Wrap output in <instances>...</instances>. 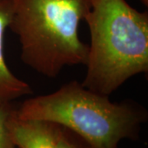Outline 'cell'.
Segmentation results:
<instances>
[{
  "label": "cell",
  "instance_id": "cell-4",
  "mask_svg": "<svg viewBox=\"0 0 148 148\" xmlns=\"http://www.w3.org/2000/svg\"><path fill=\"white\" fill-rule=\"evenodd\" d=\"M16 106L8 118L11 138L17 148H56L60 125L18 115Z\"/></svg>",
  "mask_w": 148,
  "mask_h": 148
},
{
  "label": "cell",
  "instance_id": "cell-8",
  "mask_svg": "<svg viewBox=\"0 0 148 148\" xmlns=\"http://www.w3.org/2000/svg\"><path fill=\"white\" fill-rule=\"evenodd\" d=\"M143 3L144 5H146V7H147L148 5V0H140Z\"/></svg>",
  "mask_w": 148,
  "mask_h": 148
},
{
  "label": "cell",
  "instance_id": "cell-6",
  "mask_svg": "<svg viewBox=\"0 0 148 148\" xmlns=\"http://www.w3.org/2000/svg\"><path fill=\"white\" fill-rule=\"evenodd\" d=\"M15 105L13 102L0 104V148H16L8 127V118Z\"/></svg>",
  "mask_w": 148,
  "mask_h": 148
},
{
  "label": "cell",
  "instance_id": "cell-3",
  "mask_svg": "<svg viewBox=\"0 0 148 148\" xmlns=\"http://www.w3.org/2000/svg\"><path fill=\"white\" fill-rule=\"evenodd\" d=\"M8 28L21 45V59L49 78L67 66L85 65L89 45L79 37L90 0H12Z\"/></svg>",
  "mask_w": 148,
  "mask_h": 148
},
{
  "label": "cell",
  "instance_id": "cell-5",
  "mask_svg": "<svg viewBox=\"0 0 148 148\" xmlns=\"http://www.w3.org/2000/svg\"><path fill=\"white\" fill-rule=\"evenodd\" d=\"M12 12V0H0V104L13 102L32 93V86L11 71L4 56V35Z\"/></svg>",
  "mask_w": 148,
  "mask_h": 148
},
{
  "label": "cell",
  "instance_id": "cell-2",
  "mask_svg": "<svg viewBox=\"0 0 148 148\" xmlns=\"http://www.w3.org/2000/svg\"><path fill=\"white\" fill-rule=\"evenodd\" d=\"M109 97L72 81L52 93L27 99L16 110L23 119L68 128L93 148H118L123 139L138 140L147 111L134 101L112 102Z\"/></svg>",
  "mask_w": 148,
  "mask_h": 148
},
{
  "label": "cell",
  "instance_id": "cell-7",
  "mask_svg": "<svg viewBox=\"0 0 148 148\" xmlns=\"http://www.w3.org/2000/svg\"><path fill=\"white\" fill-rule=\"evenodd\" d=\"M56 148H93L84 139L68 128L60 126Z\"/></svg>",
  "mask_w": 148,
  "mask_h": 148
},
{
  "label": "cell",
  "instance_id": "cell-1",
  "mask_svg": "<svg viewBox=\"0 0 148 148\" xmlns=\"http://www.w3.org/2000/svg\"><path fill=\"white\" fill-rule=\"evenodd\" d=\"M84 20L90 36L85 87L110 96L132 77L147 73V11L126 0H90Z\"/></svg>",
  "mask_w": 148,
  "mask_h": 148
}]
</instances>
